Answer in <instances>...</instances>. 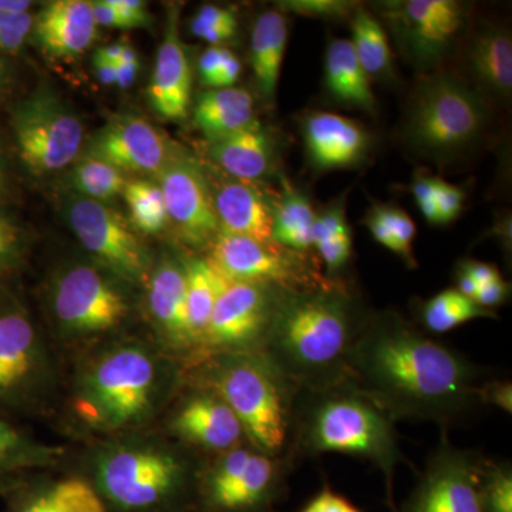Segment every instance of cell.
Masks as SVG:
<instances>
[{"label":"cell","mask_w":512,"mask_h":512,"mask_svg":"<svg viewBox=\"0 0 512 512\" xmlns=\"http://www.w3.org/2000/svg\"><path fill=\"white\" fill-rule=\"evenodd\" d=\"M325 86L330 96L345 106L375 113L376 99L370 79L348 39H333L326 50Z\"/></svg>","instance_id":"cell-28"},{"label":"cell","mask_w":512,"mask_h":512,"mask_svg":"<svg viewBox=\"0 0 512 512\" xmlns=\"http://www.w3.org/2000/svg\"><path fill=\"white\" fill-rule=\"evenodd\" d=\"M434 178L429 174H417L412 184L414 200L419 205L421 214L430 224H434L436 205H434Z\"/></svg>","instance_id":"cell-45"},{"label":"cell","mask_w":512,"mask_h":512,"mask_svg":"<svg viewBox=\"0 0 512 512\" xmlns=\"http://www.w3.org/2000/svg\"><path fill=\"white\" fill-rule=\"evenodd\" d=\"M195 19L208 25L238 26L237 16L232 10L215 5L202 6Z\"/></svg>","instance_id":"cell-54"},{"label":"cell","mask_w":512,"mask_h":512,"mask_svg":"<svg viewBox=\"0 0 512 512\" xmlns=\"http://www.w3.org/2000/svg\"><path fill=\"white\" fill-rule=\"evenodd\" d=\"M94 67H96L97 77H99L100 82L103 83L104 86H111V84H116V64L107 62V60L103 59L99 53H96V56H94Z\"/></svg>","instance_id":"cell-55"},{"label":"cell","mask_w":512,"mask_h":512,"mask_svg":"<svg viewBox=\"0 0 512 512\" xmlns=\"http://www.w3.org/2000/svg\"><path fill=\"white\" fill-rule=\"evenodd\" d=\"M168 222H173L178 235L191 247L212 244L220 234L212 192L200 165L187 154L171 148L170 157L160 171Z\"/></svg>","instance_id":"cell-17"},{"label":"cell","mask_w":512,"mask_h":512,"mask_svg":"<svg viewBox=\"0 0 512 512\" xmlns=\"http://www.w3.org/2000/svg\"><path fill=\"white\" fill-rule=\"evenodd\" d=\"M200 471L170 444L124 439L99 450L89 481L107 512H188Z\"/></svg>","instance_id":"cell-5"},{"label":"cell","mask_w":512,"mask_h":512,"mask_svg":"<svg viewBox=\"0 0 512 512\" xmlns=\"http://www.w3.org/2000/svg\"><path fill=\"white\" fill-rule=\"evenodd\" d=\"M478 286L470 276L464 274V272L457 271V291L463 293L467 298L474 299L478 291Z\"/></svg>","instance_id":"cell-56"},{"label":"cell","mask_w":512,"mask_h":512,"mask_svg":"<svg viewBox=\"0 0 512 512\" xmlns=\"http://www.w3.org/2000/svg\"><path fill=\"white\" fill-rule=\"evenodd\" d=\"M306 151L318 170L356 167L365 161L372 138L365 127L339 114L315 111L303 121Z\"/></svg>","instance_id":"cell-20"},{"label":"cell","mask_w":512,"mask_h":512,"mask_svg":"<svg viewBox=\"0 0 512 512\" xmlns=\"http://www.w3.org/2000/svg\"><path fill=\"white\" fill-rule=\"evenodd\" d=\"M299 512H360L342 495L333 493L330 488H323L315 498Z\"/></svg>","instance_id":"cell-47"},{"label":"cell","mask_w":512,"mask_h":512,"mask_svg":"<svg viewBox=\"0 0 512 512\" xmlns=\"http://www.w3.org/2000/svg\"><path fill=\"white\" fill-rule=\"evenodd\" d=\"M481 403L498 407L503 412H512V384L511 382H485L481 390Z\"/></svg>","instance_id":"cell-48"},{"label":"cell","mask_w":512,"mask_h":512,"mask_svg":"<svg viewBox=\"0 0 512 512\" xmlns=\"http://www.w3.org/2000/svg\"><path fill=\"white\" fill-rule=\"evenodd\" d=\"M365 224L380 245L399 255L410 268L417 266L413 254L416 225L407 212L393 205H375L367 212Z\"/></svg>","instance_id":"cell-36"},{"label":"cell","mask_w":512,"mask_h":512,"mask_svg":"<svg viewBox=\"0 0 512 512\" xmlns=\"http://www.w3.org/2000/svg\"><path fill=\"white\" fill-rule=\"evenodd\" d=\"M185 268L188 322L195 349H201L215 303L231 282L224 278L208 259H192L185 264Z\"/></svg>","instance_id":"cell-31"},{"label":"cell","mask_w":512,"mask_h":512,"mask_svg":"<svg viewBox=\"0 0 512 512\" xmlns=\"http://www.w3.org/2000/svg\"><path fill=\"white\" fill-rule=\"evenodd\" d=\"M483 505L484 512H512V473L507 464H485Z\"/></svg>","instance_id":"cell-41"},{"label":"cell","mask_w":512,"mask_h":512,"mask_svg":"<svg viewBox=\"0 0 512 512\" xmlns=\"http://www.w3.org/2000/svg\"><path fill=\"white\" fill-rule=\"evenodd\" d=\"M190 60L178 32L177 10L168 16L164 40L158 47L156 67L148 86V100L158 116L168 120L184 119L191 101Z\"/></svg>","instance_id":"cell-23"},{"label":"cell","mask_w":512,"mask_h":512,"mask_svg":"<svg viewBox=\"0 0 512 512\" xmlns=\"http://www.w3.org/2000/svg\"><path fill=\"white\" fill-rule=\"evenodd\" d=\"M74 163L72 184L79 197L104 204V201L123 194L126 178L113 165L90 156H84Z\"/></svg>","instance_id":"cell-38"},{"label":"cell","mask_w":512,"mask_h":512,"mask_svg":"<svg viewBox=\"0 0 512 512\" xmlns=\"http://www.w3.org/2000/svg\"><path fill=\"white\" fill-rule=\"evenodd\" d=\"M508 296H510V285L501 278L491 284L480 286L473 301H476L481 308L491 311L494 306L503 305Z\"/></svg>","instance_id":"cell-50"},{"label":"cell","mask_w":512,"mask_h":512,"mask_svg":"<svg viewBox=\"0 0 512 512\" xmlns=\"http://www.w3.org/2000/svg\"><path fill=\"white\" fill-rule=\"evenodd\" d=\"M207 259L229 282H251L284 291H301L330 281L305 252L292 251L274 241H256L227 232L220 231L212 241L211 255Z\"/></svg>","instance_id":"cell-10"},{"label":"cell","mask_w":512,"mask_h":512,"mask_svg":"<svg viewBox=\"0 0 512 512\" xmlns=\"http://www.w3.org/2000/svg\"><path fill=\"white\" fill-rule=\"evenodd\" d=\"M457 271L464 272V274L470 276L478 286L491 284V282L503 278L500 271H498L494 265L485 264V262L471 261V259L461 262Z\"/></svg>","instance_id":"cell-52"},{"label":"cell","mask_w":512,"mask_h":512,"mask_svg":"<svg viewBox=\"0 0 512 512\" xmlns=\"http://www.w3.org/2000/svg\"><path fill=\"white\" fill-rule=\"evenodd\" d=\"M195 126L212 141L231 136L251 126L254 99L245 89H212L198 97L194 109Z\"/></svg>","instance_id":"cell-29"},{"label":"cell","mask_w":512,"mask_h":512,"mask_svg":"<svg viewBox=\"0 0 512 512\" xmlns=\"http://www.w3.org/2000/svg\"><path fill=\"white\" fill-rule=\"evenodd\" d=\"M123 195L138 231L153 235L167 227L168 214L160 185L146 180L130 181Z\"/></svg>","instance_id":"cell-39"},{"label":"cell","mask_w":512,"mask_h":512,"mask_svg":"<svg viewBox=\"0 0 512 512\" xmlns=\"http://www.w3.org/2000/svg\"><path fill=\"white\" fill-rule=\"evenodd\" d=\"M12 128L20 158L36 174L69 167L82 150V121L47 90L20 101L13 110Z\"/></svg>","instance_id":"cell-9"},{"label":"cell","mask_w":512,"mask_h":512,"mask_svg":"<svg viewBox=\"0 0 512 512\" xmlns=\"http://www.w3.org/2000/svg\"><path fill=\"white\" fill-rule=\"evenodd\" d=\"M272 212V241L275 244L296 252H308L313 247L316 212L311 201L285 178L282 180L281 197L272 205Z\"/></svg>","instance_id":"cell-32"},{"label":"cell","mask_w":512,"mask_h":512,"mask_svg":"<svg viewBox=\"0 0 512 512\" xmlns=\"http://www.w3.org/2000/svg\"><path fill=\"white\" fill-rule=\"evenodd\" d=\"M174 383V373L143 343H121L100 353L77 377L73 413L87 429L120 433L150 420Z\"/></svg>","instance_id":"cell-4"},{"label":"cell","mask_w":512,"mask_h":512,"mask_svg":"<svg viewBox=\"0 0 512 512\" xmlns=\"http://www.w3.org/2000/svg\"><path fill=\"white\" fill-rule=\"evenodd\" d=\"M379 8L402 55L421 72L439 69L466 28V8L456 0H400Z\"/></svg>","instance_id":"cell-12"},{"label":"cell","mask_w":512,"mask_h":512,"mask_svg":"<svg viewBox=\"0 0 512 512\" xmlns=\"http://www.w3.org/2000/svg\"><path fill=\"white\" fill-rule=\"evenodd\" d=\"M424 328L433 333H444L464 325L470 320L491 318L493 311L481 308L476 301L467 298L457 289H446L424 302L420 311Z\"/></svg>","instance_id":"cell-37"},{"label":"cell","mask_w":512,"mask_h":512,"mask_svg":"<svg viewBox=\"0 0 512 512\" xmlns=\"http://www.w3.org/2000/svg\"><path fill=\"white\" fill-rule=\"evenodd\" d=\"M487 461L446 440L431 454L403 512H484Z\"/></svg>","instance_id":"cell-16"},{"label":"cell","mask_w":512,"mask_h":512,"mask_svg":"<svg viewBox=\"0 0 512 512\" xmlns=\"http://www.w3.org/2000/svg\"><path fill=\"white\" fill-rule=\"evenodd\" d=\"M352 33L350 43L367 77L375 80L392 79V49L379 20L366 9L357 6L352 15Z\"/></svg>","instance_id":"cell-34"},{"label":"cell","mask_w":512,"mask_h":512,"mask_svg":"<svg viewBox=\"0 0 512 512\" xmlns=\"http://www.w3.org/2000/svg\"><path fill=\"white\" fill-rule=\"evenodd\" d=\"M346 380L394 421L447 427L483 406V370L396 312L369 313L350 350Z\"/></svg>","instance_id":"cell-1"},{"label":"cell","mask_w":512,"mask_h":512,"mask_svg":"<svg viewBox=\"0 0 512 512\" xmlns=\"http://www.w3.org/2000/svg\"><path fill=\"white\" fill-rule=\"evenodd\" d=\"M148 311L163 342L174 350L195 349L187 311V268L177 259L158 262L148 278Z\"/></svg>","instance_id":"cell-21"},{"label":"cell","mask_w":512,"mask_h":512,"mask_svg":"<svg viewBox=\"0 0 512 512\" xmlns=\"http://www.w3.org/2000/svg\"><path fill=\"white\" fill-rule=\"evenodd\" d=\"M282 289L231 282L221 293L201 349L218 353L261 352Z\"/></svg>","instance_id":"cell-15"},{"label":"cell","mask_w":512,"mask_h":512,"mask_svg":"<svg viewBox=\"0 0 512 512\" xmlns=\"http://www.w3.org/2000/svg\"><path fill=\"white\" fill-rule=\"evenodd\" d=\"M367 316L348 286L333 279L301 291L282 289L261 352L295 390L345 382Z\"/></svg>","instance_id":"cell-2"},{"label":"cell","mask_w":512,"mask_h":512,"mask_svg":"<svg viewBox=\"0 0 512 512\" xmlns=\"http://www.w3.org/2000/svg\"><path fill=\"white\" fill-rule=\"evenodd\" d=\"M464 192L456 185L448 184L441 178H434V205L436 217L433 225L451 224L461 214Z\"/></svg>","instance_id":"cell-44"},{"label":"cell","mask_w":512,"mask_h":512,"mask_svg":"<svg viewBox=\"0 0 512 512\" xmlns=\"http://www.w3.org/2000/svg\"><path fill=\"white\" fill-rule=\"evenodd\" d=\"M288 43V19L279 10L262 13L251 36V64L259 92L266 101L275 99Z\"/></svg>","instance_id":"cell-30"},{"label":"cell","mask_w":512,"mask_h":512,"mask_svg":"<svg viewBox=\"0 0 512 512\" xmlns=\"http://www.w3.org/2000/svg\"><path fill=\"white\" fill-rule=\"evenodd\" d=\"M20 239L18 229L0 215V268H8L19 258Z\"/></svg>","instance_id":"cell-46"},{"label":"cell","mask_w":512,"mask_h":512,"mask_svg":"<svg viewBox=\"0 0 512 512\" xmlns=\"http://www.w3.org/2000/svg\"><path fill=\"white\" fill-rule=\"evenodd\" d=\"M74 235L111 275L143 282L150 275V255L127 221L103 202L77 197L67 205Z\"/></svg>","instance_id":"cell-14"},{"label":"cell","mask_w":512,"mask_h":512,"mask_svg":"<svg viewBox=\"0 0 512 512\" xmlns=\"http://www.w3.org/2000/svg\"><path fill=\"white\" fill-rule=\"evenodd\" d=\"M93 16L97 26H106V28L131 29L130 23L121 15L119 9L114 8L110 0L103 2H93Z\"/></svg>","instance_id":"cell-51"},{"label":"cell","mask_w":512,"mask_h":512,"mask_svg":"<svg viewBox=\"0 0 512 512\" xmlns=\"http://www.w3.org/2000/svg\"><path fill=\"white\" fill-rule=\"evenodd\" d=\"M6 512H107L89 480H23L16 477L0 485Z\"/></svg>","instance_id":"cell-22"},{"label":"cell","mask_w":512,"mask_h":512,"mask_svg":"<svg viewBox=\"0 0 512 512\" xmlns=\"http://www.w3.org/2000/svg\"><path fill=\"white\" fill-rule=\"evenodd\" d=\"M138 72V57L133 47H124L123 56L117 64L116 84L120 89H128L136 80Z\"/></svg>","instance_id":"cell-53"},{"label":"cell","mask_w":512,"mask_h":512,"mask_svg":"<svg viewBox=\"0 0 512 512\" xmlns=\"http://www.w3.org/2000/svg\"><path fill=\"white\" fill-rule=\"evenodd\" d=\"M124 47H126V45H120V43L117 45L116 43V45H110L97 50V53H99L103 59H106L107 62L116 64L117 66L120 62L121 56H123Z\"/></svg>","instance_id":"cell-57"},{"label":"cell","mask_w":512,"mask_h":512,"mask_svg":"<svg viewBox=\"0 0 512 512\" xmlns=\"http://www.w3.org/2000/svg\"><path fill=\"white\" fill-rule=\"evenodd\" d=\"M49 359L29 312L0 293V407L20 409L37 399L49 379Z\"/></svg>","instance_id":"cell-13"},{"label":"cell","mask_w":512,"mask_h":512,"mask_svg":"<svg viewBox=\"0 0 512 512\" xmlns=\"http://www.w3.org/2000/svg\"><path fill=\"white\" fill-rule=\"evenodd\" d=\"M212 202L221 232L272 241V205L251 183L235 178L225 181L212 194Z\"/></svg>","instance_id":"cell-26"},{"label":"cell","mask_w":512,"mask_h":512,"mask_svg":"<svg viewBox=\"0 0 512 512\" xmlns=\"http://www.w3.org/2000/svg\"><path fill=\"white\" fill-rule=\"evenodd\" d=\"M97 28L92 2L55 0L40 10L32 33L47 55L72 60L92 46Z\"/></svg>","instance_id":"cell-24"},{"label":"cell","mask_w":512,"mask_h":512,"mask_svg":"<svg viewBox=\"0 0 512 512\" xmlns=\"http://www.w3.org/2000/svg\"><path fill=\"white\" fill-rule=\"evenodd\" d=\"M6 190V175L5 171H3V165L0 163V195L3 194V191Z\"/></svg>","instance_id":"cell-59"},{"label":"cell","mask_w":512,"mask_h":512,"mask_svg":"<svg viewBox=\"0 0 512 512\" xmlns=\"http://www.w3.org/2000/svg\"><path fill=\"white\" fill-rule=\"evenodd\" d=\"M171 147L153 124L136 116L119 117L92 138L87 156L113 165L121 173L158 174Z\"/></svg>","instance_id":"cell-18"},{"label":"cell","mask_w":512,"mask_h":512,"mask_svg":"<svg viewBox=\"0 0 512 512\" xmlns=\"http://www.w3.org/2000/svg\"><path fill=\"white\" fill-rule=\"evenodd\" d=\"M50 308L57 328L70 338H92L119 328L130 306L100 269L72 265L56 276Z\"/></svg>","instance_id":"cell-11"},{"label":"cell","mask_w":512,"mask_h":512,"mask_svg":"<svg viewBox=\"0 0 512 512\" xmlns=\"http://www.w3.org/2000/svg\"><path fill=\"white\" fill-rule=\"evenodd\" d=\"M191 33L198 39L211 43L212 46H220L221 43L231 40L237 33L238 26L208 25L198 19H192Z\"/></svg>","instance_id":"cell-49"},{"label":"cell","mask_w":512,"mask_h":512,"mask_svg":"<svg viewBox=\"0 0 512 512\" xmlns=\"http://www.w3.org/2000/svg\"><path fill=\"white\" fill-rule=\"evenodd\" d=\"M32 13H9L0 10V52H19L32 33Z\"/></svg>","instance_id":"cell-43"},{"label":"cell","mask_w":512,"mask_h":512,"mask_svg":"<svg viewBox=\"0 0 512 512\" xmlns=\"http://www.w3.org/2000/svg\"><path fill=\"white\" fill-rule=\"evenodd\" d=\"M291 458L271 456L251 443L218 454L200 471L194 510L198 512H272L284 495Z\"/></svg>","instance_id":"cell-8"},{"label":"cell","mask_w":512,"mask_h":512,"mask_svg":"<svg viewBox=\"0 0 512 512\" xmlns=\"http://www.w3.org/2000/svg\"><path fill=\"white\" fill-rule=\"evenodd\" d=\"M394 423L348 380L322 389H298L292 402L288 454L363 458L382 471L392 490L394 471L403 461Z\"/></svg>","instance_id":"cell-3"},{"label":"cell","mask_w":512,"mask_h":512,"mask_svg":"<svg viewBox=\"0 0 512 512\" xmlns=\"http://www.w3.org/2000/svg\"><path fill=\"white\" fill-rule=\"evenodd\" d=\"M62 456V447L39 443L0 419V485L26 471L53 466Z\"/></svg>","instance_id":"cell-33"},{"label":"cell","mask_w":512,"mask_h":512,"mask_svg":"<svg viewBox=\"0 0 512 512\" xmlns=\"http://www.w3.org/2000/svg\"><path fill=\"white\" fill-rule=\"evenodd\" d=\"M198 73L205 86L228 89L237 83L241 74V63L225 47L212 46L201 56Z\"/></svg>","instance_id":"cell-40"},{"label":"cell","mask_w":512,"mask_h":512,"mask_svg":"<svg viewBox=\"0 0 512 512\" xmlns=\"http://www.w3.org/2000/svg\"><path fill=\"white\" fill-rule=\"evenodd\" d=\"M9 72L8 66H6L5 60L0 56V94L5 90L6 84H8Z\"/></svg>","instance_id":"cell-58"},{"label":"cell","mask_w":512,"mask_h":512,"mask_svg":"<svg viewBox=\"0 0 512 512\" xmlns=\"http://www.w3.org/2000/svg\"><path fill=\"white\" fill-rule=\"evenodd\" d=\"M491 104L461 74L440 69L417 83L403 140L417 156L450 161L473 150L491 124Z\"/></svg>","instance_id":"cell-7"},{"label":"cell","mask_w":512,"mask_h":512,"mask_svg":"<svg viewBox=\"0 0 512 512\" xmlns=\"http://www.w3.org/2000/svg\"><path fill=\"white\" fill-rule=\"evenodd\" d=\"M356 8V3L346 0H286L278 3V10L284 15L293 13L312 19L352 18Z\"/></svg>","instance_id":"cell-42"},{"label":"cell","mask_w":512,"mask_h":512,"mask_svg":"<svg viewBox=\"0 0 512 512\" xmlns=\"http://www.w3.org/2000/svg\"><path fill=\"white\" fill-rule=\"evenodd\" d=\"M313 248H316L325 262L329 275L336 274L348 264L352 256V232L346 218L343 198L332 202L320 214H316Z\"/></svg>","instance_id":"cell-35"},{"label":"cell","mask_w":512,"mask_h":512,"mask_svg":"<svg viewBox=\"0 0 512 512\" xmlns=\"http://www.w3.org/2000/svg\"><path fill=\"white\" fill-rule=\"evenodd\" d=\"M170 429L185 443L217 453V456L241 446L247 439L242 424L228 404L205 387L185 397L171 417Z\"/></svg>","instance_id":"cell-19"},{"label":"cell","mask_w":512,"mask_h":512,"mask_svg":"<svg viewBox=\"0 0 512 512\" xmlns=\"http://www.w3.org/2000/svg\"><path fill=\"white\" fill-rule=\"evenodd\" d=\"M207 360L201 387L228 404L256 450L281 456L289 440L295 387L262 352L218 353Z\"/></svg>","instance_id":"cell-6"},{"label":"cell","mask_w":512,"mask_h":512,"mask_svg":"<svg viewBox=\"0 0 512 512\" xmlns=\"http://www.w3.org/2000/svg\"><path fill=\"white\" fill-rule=\"evenodd\" d=\"M467 82L488 103H505L512 92V37L510 30L484 25L468 40Z\"/></svg>","instance_id":"cell-25"},{"label":"cell","mask_w":512,"mask_h":512,"mask_svg":"<svg viewBox=\"0 0 512 512\" xmlns=\"http://www.w3.org/2000/svg\"><path fill=\"white\" fill-rule=\"evenodd\" d=\"M275 154L274 138L258 121L238 133L212 141L210 148L212 160L225 173L247 183L271 173Z\"/></svg>","instance_id":"cell-27"}]
</instances>
